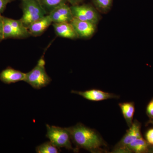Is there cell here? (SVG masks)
Masks as SVG:
<instances>
[{"label":"cell","instance_id":"6da1fadb","mask_svg":"<svg viewBox=\"0 0 153 153\" xmlns=\"http://www.w3.org/2000/svg\"><path fill=\"white\" fill-rule=\"evenodd\" d=\"M76 152L82 149L92 153L106 152L107 145L98 133L83 124L66 128Z\"/></svg>","mask_w":153,"mask_h":153},{"label":"cell","instance_id":"7a4b0ae2","mask_svg":"<svg viewBox=\"0 0 153 153\" xmlns=\"http://www.w3.org/2000/svg\"><path fill=\"white\" fill-rule=\"evenodd\" d=\"M45 61L41 57L36 66L27 73L24 81L36 89H40L49 85L52 79L48 75L45 68Z\"/></svg>","mask_w":153,"mask_h":153},{"label":"cell","instance_id":"3957f363","mask_svg":"<svg viewBox=\"0 0 153 153\" xmlns=\"http://www.w3.org/2000/svg\"><path fill=\"white\" fill-rule=\"evenodd\" d=\"M21 7L23 15L20 20L27 28L47 15L38 0H23Z\"/></svg>","mask_w":153,"mask_h":153},{"label":"cell","instance_id":"277c9868","mask_svg":"<svg viewBox=\"0 0 153 153\" xmlns=\"http://www.w3.org/2000/svg\"><path fill=\"white\" fill-rule=\"evenodd\" d=\"M47 132L46 137L50 141L57 147L66 148L72 150L74 152H77L75 148L72 147L70 134L66 128L54 126L46 125Z\"/></svg>","mask_w":153,"mask_h":153},{"label":"cell","instance_id":"5b68a950","mask_svg":"<svg viewBox=\"0 0 153 153\" xmlns=\"http://www.w3.org/2000/svg\"><path fill=\"white\" fill-rule=\"evenodd\" d=\"M141 128V125L139 122L137 120L134 121L123 137L115 146L112 152L127 153L128 146L135 140L142 137Z\"/></svg>","mask_w":153,"mask_h":153},{"label":"cell","instance_id":"8992f818","mask_svg":"<svg viewBox=\"0 0 153 153\" xmlns=\"http://www.w3.org/2000/svg\"><path fill=\"white\" fill-rule=\"evenodd\" d=\"M71 7L73 17L81 21L90 22L96 25L99 21L98 12L92 6L88 4L72 5Z\"/></svg>","mask_w":153,"mask_h":153},{"label":"cell","instance_id":"52a82bcc","mask_svg":"<svg viewBox=\"0 0 153 153\" xmlns=\"http://www.w3.org/2000/svg\"><path fill=\"white\" fill-rule=\"evenodd\" d=\"M71 92L81 96L85 99L91 101H101L110 99L119 98V96L114 94L105 92L99 89H92L83 91L72 90Z\"/></svg>","mask_w":153,"mask_h":153},{"label":"cell","instance_id":"ba28073f","mask_svg":"<svg viewBox=\"0 0 153 153\" xmlns=\"http://www.w3.org/2000/svg\"><path fill=\"white\" fill-rule=\"evenodd\" d=\"M70 23L73 26L79 38H90L95 33L96 25L90 22L74 18Z\"/></svg>","mask_w":153,"mask_h":153},{"label":"cell","instance_id":"9c48e42d","mask_svg":"<svg viewBox=\"0 0 153 153\" xmlns=\"http://www.w3.org/2000/svg\"><path fill=\"white\" fill-rule=\"evenodd\" d=\"M49 15L53 23L70 22L74 18L71 7L66 4L59 6Z\"/></svg>","mask_w":153,"mask_h":153},{"label":"cell","instance_id":"30bf717a","mask_svg":"<svg viewBox=\"0 0 153 153\" xmlns=\"http://www.w3.org/2000/svg\"><path fill=\"white\" fill-rule=\"evenodd\" d=\"M26 73L9 66L0 73V80L3 83L10 84L24 81Z\"/></svg>","mask_w":153,"mask_h":153},{"label":"cell","instance_id":"8fae6325","mask_svg":"<svg viewBox=\"0 0 153 153\" xmlns=\"http://www.w3.org/2000/svg\"><path fill=\"white\" fill-rule=\"evenodd\" d=\"M52 22L49 15L34 22L27 27L31 36L38 37L41 36L52 24Z\"/></svg>","mask_w":153,"mask_h":153},{"label":"cell","instance_id":"7c38bea8","mask_svg":"<svg viewBox=\"0 0 153 153\" xmlns=\"http://www.w3.org/2000/svg\"><path fill=\"white\" fill-rule=\"evenodd\" d=\"M56 35L62 38L75 39L79 38L70 22L52 24Z\"/></svg>","mask_w":153,"mask_h":153},{"label":"cell","instance_id":"4fadbf2b","mask_svg":"<svg viewBox=\"0 0 153 153\" xmlns=\"http://www.w3.org/2000/svg\"><path fill=\"white\" fill-rule=\"evenodd\" d=\"M151 145L143 137L135 140L127 147V153H148L150 152Z\"/></svg>","mask_w":153,"mask_h":153},{"label":"cell","instance_id":"5bb4252c","mask_svg":"<svg viewBox=\"0 0 153 153\" xmlns=\"http://www.w3.org/2000/svg\"><path fill=\"white\" fill-rule=\"evenodd\" d=\"M120 107L123 117L129 127L133 123L134 114L135 112V105L134 102H125L120 103Z\"/></svg>","mask_w":153,"mask_h":153},{"label":"cell","instance_id":"9a60e30c","mask_svg":"<svg viewBox=\"0 0 153 153\" xmlns=\"http://www.w3.org/2000/svg\"><path fill=\"white\" fill-rule=\"evenodd\" d=\"M38 1L47 15H49L59 6L68 2V0H38Z\"/></svg>","mask_w":153,"mask_h":153},{"label":"cell","instance_id":"2e32d148","mask_svg":"<svg viewBox=\"0 0 153 153\" xmlns=\"http://www.w3.org/2000/svg\"><path fill=\"white\" fill-rule=\"evenodd\" d=\"M60 152V149L50 141L43 143L36 148V152L37 153H58Z\"/></svg>","mask_w":153,"mask_h":153},{"label":"cell","instance_id":"e0dca14e","mask_svg":"<svg viewBox=\"0 0 153 153\" xmlns=\"http://www.w3.org/2000/svg\"><path fill=\"white\" fill-rule=\"evenodd\" d=\"M113 0H93L96 8L101 13L109 11L112 6Z\"/></svg>","mask_w":153,"mask_h":153},{"label":"cell","instance_id":"ac0fdd59","mask_svg":"<svg viewBox=\"0 0 153 153\" xmlns=\"http://www.w3.org/2000/svg\"><path fill=\"white\" fill-rule=\"evenodd\" d=\"M146 114L150 119L153 118V98L147 105L146 107Z\"/></svg>","mask_w":153,"mask_h":153},{"label":"cell","instance_id":"d6986e66","mask_svg":"<svg viewBox=\"0 0 153 153\" xmlns=\"http://www.w3.org/2000/svg\"><path fill=\"white\" fill-rule=\"evenodd\" d=\"M146 140L151 146H153V128L149 129L146 134Z\"/></svg>","mask_w":153,"mask_h":153},{"label":"cell","instance_id":"ffe728a7","mask_svg":"<svg viewBox=\"0 0 153 153\" xmlns=\"http://www.w3.org/2000/svg\"><path fill=\"white\" fill-rule=\"evenodd\" d=\"M15 0H0V15L4 13L9 4Z\"/></svg>","mask_w":153,"mask_h":153},{"label":"cell","instance_id":"44dd1931","mask_svg":"<svg viewBox=\"0 0 153 153\" xmlns=\"http://www.w3.org/2000/svg\"><path fill=\"white\" fill-rule=\"evenodd\" d=\"M3 17L0 15V42L4 39L3 31Z\"/></svg>","mask_w":153,"mask_h":153},{"label":"cell","instance_id":"7402d4cb","mask_svg":"<svg viewBox=\"0 0 153 153\" xmlns=\"http://www.w3.org/2000/svg\"><path fill=\"white\" fill-rule=\"evenodd\" d=\"M83 0H68V2L70 3L72 5L79 4Z\"/></svg>","mask_w":153,"mask_h":153},{"label":"cell","instance_id":"603a6c76","mask_svg":"<svg viewBox=\"0 0 153 153\" xmlns=\"http://www.w3.org/2000/svg\"><path fill=\"white\" fill-rule=\"evenodd\" d=\"M149 124H151L153 125V118L150 119L148 121L147 123V125Z\"/></svg>","mask_w":153,"mask_h":153},{"label":"cell","instance_id":"cb8c5ba5","mask_svg":"<svg viewBox=\"0 0 153 153\" xmlns=\"http://www.w3.org/2000/svg\"><path fill=\"white\" fill-rule=\"evenodd\" d=\"M149 152L153 153V146H151Z\"/></svg>","mask_w":153,"mask_h":153},{"label":"cell","instance_id":"d4e9b609","mask_svg":"<svg viewBox=\"0 0 153 153\" xmlns=\"http://www.w3.org/2000/svg\"><path fill=\"white\" fill-rule=\"evenodd\" d=\"M20 1H23V0H20Z\"/></svg>","mask_w":153,"mask_h":153}]
</instances>
